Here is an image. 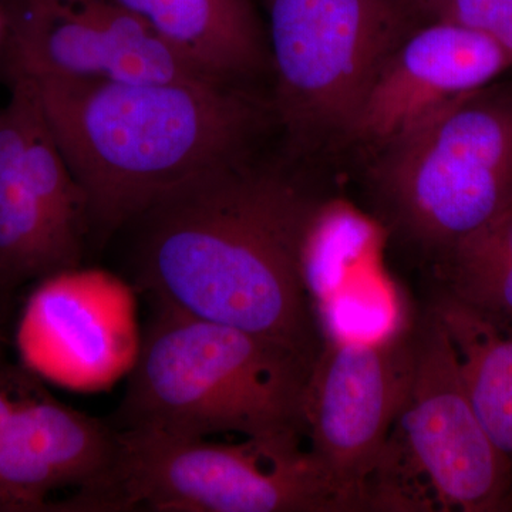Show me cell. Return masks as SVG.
Here are the masks:
<instances>
[{"label":"cell","instance_id":"20","mask_svg":"<svg viewBox=\"0 0 512 512\" xmlns=\"http://www.w3.org/2000/svg\"><path fill=\"white\" fill-rule=\"evenodd\" d=\"M0 360H5V356H3V335L0 332Z\"/></svg>","mask_w":512,"mask_h":512},{"label":"cell","instance_id":"15","mask_svg":"<svg viewBox=\"0 0 512 512\" xmlns=\"http://www.w3.org/2000/svg\"><path fill=\"white\" fill-rule=\"evenodd\" d=\"M431 308L456 348L468 397L488 436L512 460V329L441 291Z\"/></svg>","mask_w":512,"mask_h":512},{"label":"cell","instance_id":"8","mask_svg":"<svg viewBox=\"0 0 512 512\" xmlns=\"http://www.w3.org/2000/svg\"><path fill=\"white\" fill-rule=\"evenodd\" d=\"M392 434L441 510L512 511V460L478 419L456 348L433 308L414 320L412 380Z\"/></svg>","mask_w":512,"mask_h":512},{"label":"cell","instance_id":"10","mask_svg":"<svg viewBox=\"0 0 512 512\" xmlns=\"http://www.w3.org/2000/svg\"><path fill=\"white\" fill-rule=\"evenodd\" d=\"M0 8L8 73L117 82L214 77L116 0H0Z\"/></svg>","mask_w":512,"mask_h":512},{"label":"cell","instance_id":"13","mask_svg":"<svg viewBox=\"0 0 512 512\" xmlns=\"http://www.w3.org/2000/svg\"><path fill=\"white\" fill-rule=\"evenodd\" d=\"M119 430L66 406L37 384L0 433V511L50 510L49 497L79 488L80 500L109 477Z\"/></svg>","mask_w":512,"mask_h":512},{"label":"cell","instance_id":"12","mask_svg":"<svg viewBox=\"0 0 512 512\" xmlns=\"http://www.w3.org/2000/svg\"><path fill=\"white\" fill-rule=\"evenodd\" d=\"M512 67L493 40L453 23H421L383 64L350 140L382 147L433 111L491 86Z\"/></svg>","mask_w":512,"mask_h":512},{"label":"cell","instance_id":"17","mask_svg":"<svg viewBox=\"0 0 512 512\" xmlns=\"http://www.w3.org/2000/svg\"><path fill=\"white\" fill-rule=\"evenodd\" d=\"M426 22L453 23L480 33L512 60V0H419Z\"/></svg>","mask_w":512,"mask_h":512},{"label":"cell","instance_id":"7","mask_svg":"<svg viewBox=\"0 0 512 512\" xmlns=\"http://www.w3.org/2000/svg\"><path fill=\"white\" fill-rule=\"evenodd\" d=\"M0 107V320L20 289L82 266L86 197L57 144L35 86L9 73Z\"/></svg>","mask_w":512,"mask_h":512},{"label":"cell","instance_id":"19","mask_svg":"<svg viewBox=\"0 0 512 512\" xmlns=\"http://www.w3.org/2000/svg\"><path fill=\"white\" fill-rule=\"evenodd\" d=\"M0 47H5V20H3L2 8H0Z\"/></svg>","mask_w":512,"mask_h":512},{"label":"cell","instance_id":"16","mask_svg":"<svg viewBox=\"0 0 512 512\" xmlns=\"http://www.w3.org/2000/svg\"><path fill=\"white\" fill-rule=\"evenodd\" d=\"M439 265L443 292L512 329V207L461 239Z\"/></svg>","mask_w":512,"mask_h":512},{"label":"cell","instance_id":"6","mask_svg":"<svg viewBox=\"0 0 512 512\" xmlns=\"http://www.w3.org/2000/svg\"><path fill=\"white\" fill-rule=\"evenodd\" d=\"M274 110L293 146L350 140L370 87L426 22L419 0H262Z\"/></svg>","mask_w":512,"mask_h":512},{"label":"cell","instance_id":"1","mask_svg":"<svg viewBox=\"0 0 512 512\" xmlns=\"http://www.w3.org/2000/svg\"><path fill=\"white\" fill-rule=\"evenodd\" d=\"M325 198L247 158L144 212L134 251L151 302L274 340L316 362L323 335L303 247Z\"/></svg>","mask_w":512,"mask_h":512},{"label":"cell","instance_id":"2","mask_svg":"<svg viewBox=\"0 0 512 512\" xmlns=\"http://www.w3.org/2000/svg\"><path fill=\"white\" fill-rule=\"evenodd\" d=\"M28 79L82 187L90 237L97 239L133 224L188 185L244 160L265 117L264 107L238 83L215 77Z\"/></svg>","mask_w":512,"mask_h":512},{"label":"cell","instance_id":"11","mask_svg":"<svg viewBox=\"0 0 512 512\" xmlns=\"http://www.w3.org/2000/svg\"><path fill=\"white\" fill-rule=\"evenodd\" d=\"M140 342L133 289L82 266L33 285L16 326L20 365L76 390L103 389L130 372Z\"/></svg>","mask_w":512,"mask_h":512},{"label":"cell","instance_id":"4","mask_svg":"<svg viewBox=\"0 0 512 512\" xmlns=\"http://www.w3.org/2000/svg\"><path fill=\"white\" fill-rule=\"evenodd\" d=\"M370 183L383 220L439 262L512 207V93L488 86L379 147Z\"/></svg>","mask_w":512,"mask_h":512},{"label":"cell","instance_id":"5","mask_svg":"<svg viewBox=\"0 0 512 512\" xmlns=\"http://www.w3.org/2000/svg\"><path fill=\"white\" fill-rule=\"evenodd\" d=\"M117 430L109 477L76 511L356 512L301 444Z\"/></svg>","mask_w":512,"mask_h":512},{"label":"cell","instance_id":"14","mask_svg":"<svg viewBox=\"0 0 512 512\" xmlns=\"http://www.w3.org/2000/svg\"><path fill=\"white\" fill-rule=\"evenodd\" d=\"M202 72L239 83L271 70L254 0H116Z\"/></svg>","mask_w":512,"mask_h":512},{"label":"cell","instance_id":"3","mask_svg":"<svg viewBox=\"0 0 512 512\" xmlns=\"http://www.w3.org/2000/svg\"><path fill=\"white\" fill-rule=\"evenodd\" d=\"M316 362L274 340L153 302L114 427L301 444Z\"/></svg>","mask_w":512,"mask_h":512},{"label":"cell","instance_id":"9","mask_svg":"<svg viewBox=\"0 0 512 512\" xmlns=\"http://www.w3.org/2000/svg\"><path fill=\"white\" fill-rule=\"evenodd\" d=\"M414 320L375 338H329L305 400L309 453L356 511H372L369 484L409 394Z\"/></svg>","mask_w":512,"mask_h":512},{"label":"cell","instance_id":"18","mask_svg":"<svg viewBox=\"0 0 512 512\" xmlns=\"http://www.w3.org/2000/svg\"><path fill=\"white\" fill-rule=\"evenodd\" d=\"M40 382L26 367L0 360V433L13 410Z\"/></svg>","mask_w":512,"mask_h":512}]
</instances>
